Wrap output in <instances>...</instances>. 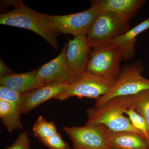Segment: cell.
Returning <instances> with one entry per match:
<instances>
[{
	"label": "cell",
	"mask_w": 149,
	"mask_h": 149,
	"mask_svg": "<svg viewBox=\"0 0 149 149\" xmlns=\"http://www.w3.org/2000/svg\"><path fill=\"white\" fill-rule=\"evenodd\" d=\"M6 2L13 8L0 14V24L29 29L44 38L55 49H58V37L61 34L48 20L49 15L30 8L22 1Z\"/></svg>",
	"instance_id": "1"
},
{
	"label": "cell",
	"mask_w": 149,
	"mask_h": 149,
	"mask_svg": "<svg viewBox=\"0 0 149 149\" xmlns=\"http://www.w3.org/2000/svg\"><path fill=\"white\" fill-rule=\"evenodd\" d=\"M133 96L116 97L101 106L88 109L86 124L102 125L111 131H131L142 135L133 127L128 117L124 115L125 110L132 107Z\"/></svg>",
	"instance_id": "2"
},
{
	"label": "cell",
	"mask_w": 149,
	"mask_h": 149,
	"mask_svg": "<svg viewBox=\"0 0 149 149\" xmlns=\"http://www.w3.org/2000/svg\"><path fill=\"white\" fill-rule=\"evenodd\" d=\"M144 64L141 61L125 65L110 91L97 99L94 107L101 106L109 100L120 96H132L149 89V80L142 75Z\"/></svg>",
	"instance_id": "3"
},
{
	"label": "cell",
	"mask_w": 149,
	"mask_h": 149,
	"mask_svg": "<svg viewBox=\"0 0 149 149\" xmlns=\"http://www.w3.org/2000/svg\"><path fill=\"white\" fill-rule=\"evenodd\" d=\"M130 21L113 13L99 12L86 35L92 48L110 45L113 40L130 29Z\"/></svg>",
	"instance_id": "4"
},
{
	"label": "cell",
	"mask_w": 149,
	"mask_h": 149,
	"mask_svg": "<svg viewBox=\"0 0 149 149\" xmlns=\"http://www.w3.org/2000/svg\"><path fill=\"white\" fill-rule=\"evenodd\" d=\"M123 56L120 48L116 45L92 48L87 71L109 80L116 81L122 68L120 63Z\"/></svg>",
	"instance_id": "5"
},
{
	"label": "cell",
	"mask_w": 149,
	"mask_h": 149,
	"mask_svg": "<svg viewBox=\"0 0 149 149\" xmlns=\"http://www.w3.org/2000/svg\"><path fill=\"white\" fill-rule=\"evenodd\" d=\"M116 81L86 71L67 89L54 98L63 101L73 97L97 99L108 93Z\"/></svg>",
	"instance_id": "6"
},
{
	"label": "cell",
	"mask_w": 149,
	"mask_h": 149,
	"mask_svg": "<svg viewBox=\"0 0 149 149\" xmlns=\"http://www.w3.org/2000/svg\"><path fill=\"white\" fill-rule=\"evenodd\" d=\"M107 129L102 125L88 124L63 128L72 141L73 149H111L107 140Z\"/></svg>",
	"instance_id": "7"
},
{
	"label": "cell",
	"mask_w": 149,
	"mask_h": 149,
	"mask_svg": "<svg viewBox=\"0 0 149 149\" xmlns=\"http://www.w3.org/2000/svg\"><path fill=\"white\" fill-rule=\"evenodd\" d=\"M99 13L94 7L77 13L48 15V20L61 34L87 35Z\"/></svg>",
	"instance_id": "8"
},
{
	"label": "cell",
	"mask_w": 149,
	"mask_h": 149,
	"mask_svg": "<svg viewBox=\"0 0 149 149\" xmlns=\"http://www.w3.org/2000/svg\"><path fill=\"white\" fill-rule=\"evenodd\" d=\"M68 44L65 43L61 52L55 58L38 68L37 75L45 85L74 83L80 77L70 67L66 58Z\"/></svg>",
	"instance_id": "9"
},
{
	"label": "cell",
	"mask_w": 149,
	"mask_h": 149,
	"mask_svg": "<svg viewBox=\"0 0 149 149\" xmlns=\"http://www.w3.org/2000/svg\"><path fill=\"white\" fill-rule=\"evenodd\" d=\"M68 62L72 71L81 76L87 71L92 48L86 35L75 36L72 40H68Z\"/></svg>",
	"instance_id": "10"
},
{
	"label": "cell",
	"mask_w": 149,
	"mask_h": 149,
	"mask_svg": "<svg viewBox=\"0 0 149 149\" xmlns=\"http://www.w3.org/2000/svg\"><path fill=\"white\" fill-rule=\"evenodd\" d=\"M69 85L67 83L45 85L23 94L22 114L28 113L41 104L54 98L65 91Z\"/></svg>",
	"instance_id": "11"
},
{
	"label": "cell",
	"mask_w": 149,
	"mask_h": 149,
	"mask_svg": "<svg viewBox=\"0 0 149 149\" xmlns=\"http://www.w3.org/2000/svg\"><path fill=\"white\" fill-rule=\"evenodd\" d=\"M146 2L145 0H95L91 1V6L99 12L113 13L130 21Z\"/></svg>",
	"instance_id": "12"
},
{
	"label": "cell",
	"mask_w": 149,
	"mask_h": 149,
	"mask_svg": "<svg viewBox=\"0 0 149 149\" xmlns=\"http://www.w3.org/2000/svg\"><path fill=\"white\" fill-rule=\"evenodd\" d=\"M38 69L0 77V84L22 95L45 85L37 75Z\"/></svg>",
	"instance_id": "13"
},
{
	"label": "cell",
	"mask_w": 149,
	"mask_h": 149,
	"mask_svg": "<svg viewBox=\"0 0 149 149\" xmlns=\"http://www.w3.org/2000/svg\"><path fill=\"white\" fill-rule=\"evenodd\" d=\"M107 138L111 149H149L146 139L142 135L135 132H116L107 128Z\"/></svg>",
	"instance_id": "14"
},
{
	"label": "cell",
	"mask_w": 149,
	"mask_h": 149,
	"mask_svg": "<svg viewBox=\"0 0 149 149\" xmlns=\"http://www.w3.org/2000/svg\"><path fill=\"white\" fill-rule=\"evenodd\" d=\"M149 29V18L113 40L111 45H117L122 52L123 59H132L136 54L137 37L142 32Z\"/></svg>",
	"instance_id": "15"
},
{
	"label": "cell",
	"mask_w": 149,
	"mask_h": 149,
	"mask_svg": "<svg viewBox=\"0 0 149 149\" xmlns=\"http://www.w3.org/2000/svg\"><path fill=\"white\" fill-rule=\"evenodd\" d=\"M21 108L6 101L0 100V118L3 124L9 133L23 128L20 114Z\"/></svg>",
	"instance_id": "16"
},
{
	"label": "cell",
	"mask_w": 149,
	"mask_h": 149,
	"mask_svg": "<svg viewBox=\"0 0 149 149\" xmlns=\"http://www.w3.org/2000/svg\"><path fill=\"white\" fill-rule=\"evenodd\" d=\"M32 130L35 137L41 142L58 132L54 122L48 121L41 115L37 118Z\"/></svg>",
	"instance_id": "17"
},
{
	"label": "cell",
	"mask_w": 149,
	"mask_h": 149,
	"mask_svg": "<svg viewBox=\"0 0 149 149\" xmlns=\"http://www.w3.org/2000/svg\"><path fill=\"white\" fill-rule=\"evenodd\" d=\"M131 108L144 118L148 126L149 137V89L133 95Z\"/></svg>",
	"instance_id": "18"
},
{
	"label": "cell",
	"mask_w": 149,
	"mask_h": 149,
	"mask_svg": "<svg viewBox=\"0 0 149 149\" xmlns=\"http://www.w3.org/2000/svg\"><path fill=\"white\" fill-rule=\"evenodd\" d=\"M124 113L128 116L133 127L137 129L146 139L149 147L148 130L146 122L144 118L133 108L125 110Z\"/></svg>",
	"instance_id": "19"
},
{
	"label": "cell",
	"mask_w": 149,
	"mask_h": 149,
	"mask_svg": "<svg viewBox=\"0 0 149 149\" xmlns=\"http://www.w3.org/2000/svg\"><path fill=\"white\" fill-rule=\"evenodd\" d=\"M0 100L10 102L21 108L22 95L3 85H0Z\"/></svg>",
	"instance_id": "20"
},
{
	"label": "cell",
	"mask_w": 149,
	"mask_h": 149,
	"mask_svg": "<svg viewBox=\"0 0 149 149\" xmlns=\"http://www.w3.org/2000/svg\"><path fill=\"white\" fill-rule=\"evenodd\" d=\"M41 142L50 149H70L69 144L63 140L58 132Z\"/></svg>",
	"instance_id": "21"
},
{
	"label": "cell",
	"mask_w": 149,
	"mask_h": 149,
	"mask_svg": "<svg viewBox=\"0 0 149 149\" xmlns=\"http://www.w3.org/2000/svg\"><path fill=\"white\" fill-rule=\"evenodd\" d=\"M29 132L23 131L19 134L13 144L5 149H30Z\"/></svg>",
	"instance_id": "22"
},
{
	"label": "cell",
	"mask_w": 149,
	"mask_h": 149,
	"mask_svg": "<svg viewBox=\"0 0 149 149\" xmlns=\"http://www.w3.org/2000/svg\"><path fill=\"white\" fill-rule=\"evenodd\" d=\"M15 73V72L9 68L3 62L1 59L0 61V77L4 76V75H9V74H13Z\"/></svg>",
	"instance_id": "23"
}]
</instances>
